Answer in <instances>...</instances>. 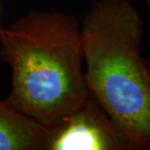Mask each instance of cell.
I'll use <instances>...</instances> for the list:
<instances>
[{
    "instance_id": "7a4b0ae2",
    "label": "cell",
    "mask_w": 150,
    "mask_h": 150,
    "mask_svg": "<svg viewBox=\"0 0 150 150\" xmlns=\"http://www.w3.org/2000/svg\"><path fill=\"white\" fill-rule=\"evenodd\" d=\"M85 78L133 149H150V70L143 25L128 0H97L81 25Z\"/></svg>"
},
{
    "instance_id": "6da1fadb",
    "label": "cell",
    "mask_w": 150,
    "mask_h": 150,
    "mask_svg": "<svg viewBox=\"0 0 150 150\" xmlns=\"http://www.w3.org/2000/svg\"><path fill=\"white\" fill-rule=\"evenodd\" d=\"M0 59L12 69L5 100L49 130L58 128L90 95L81 25L73 16L31 11L1 26Z\"/></svg>"
},
{
    "instance_id": "277c9868",
    "label": "cell",
    "mask_w": 150,
    "mask_h": 150,
    "mask_svg": "<svg viewBox=\"0 0 150 150\" xmlns=\"http://www.w3.org/2000/svg\"><path fill=\"white\" fill-rule=\"evenodd\" d=\"M51 130L0 100V150H47Z\"/></svg>"
},
{
    "instance_id": "5b68a950",
    "label": "cell",
    "mask_w": 150,
    "mask_h": 150,
    "mask_svg": "<svg viewBox=\"0 0 150 150\" xmlns=\"http://www.w3.org/2000/svg\"><path fill=\"white\" fill-rule=\"evenodd\" d=\"M146 2H147L148 6H149V7H150V0H146Z\"/></svg>"
},
{
    "instance_id": "8992f818",
    "label": "cell",
    "mask_w": 150,
    "mask_h": 150,
    "mask_svg": "<svg viewBox=\"0 0 150 150\" xmlns=\"http://www.w3.org/2000/svg\"><path fill=\"white\" fill-rule=\"evenodd\" d=\"M0 28H1V25H0Z\"/></svg>"
},
{
    "instance_id": "3957f363",
    "label": "cell",
    "mask_w": 150,
    "mask_h": 150,
    "mask_svg": "<svg viewBox=\"0 0 150 150\" xmlns=\"http://www.w3.org/2000/svg\"><path fill=\"white\" fill-rule=\"evenodd\" d=\"M132 146L91 93L85 101L51 130L47 150H128Z\"/></svg>"
}]
</instances>
